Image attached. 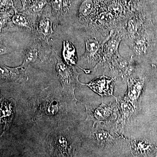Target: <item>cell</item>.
<instances>
[{"mask_svg":"<svg viewBox=\"0 0 157 157\" xmlns=\"http://www.w3.org/2000/svg\"><path fill=\"white\" fill-rule=\"evenodd\" d=\"M112 0H82L74 9L71 23L75 29H88L99 13L106 10Z\"/></svg>","mask_w":157,"mask_h":157,"instance_id":"obj_1","label":"cell"},{"mask_svg":"<svg viewBox=\"0 0 157 157\" xmlns=\"http://www.w3.org/2000/svg\"><path fill=\"white\" fill-rule=\"evenodd\" d=\"M84 33L85 52L80 58L81 63L94 66L100 62L104 43L112 34L103 33L94 30L82 31Z\"/></svg>","mask_w":157,"mask_h":157,"instance_id":"obj_2","label":"cell"},{"mask_svg":"<svg viewBox=\"0 0 157 157\" xmlns=\"http://www.w3.org/2000/svg\"><path fill=\"white\" fill-rule=\"evenodd\" d=\"M54 52L57 59L56 70L58 77L63 88L73 94L74 89L79 83L78 73L73 66L65 63L55 50Z\"/></svg>","mask_w":157,"mask_h":157,"instance_id":"obj_3","label":"cell"},{"mask_svg":"<svg viewBox=\"0 0 157 157\" xmlns=\"http://www.w3.org/2000/svg\"><path fill=\"white\" fill-rule=\"evenodd\" d=\"M151 25L144 29L133 39L128 45L132 51V56L143 60L151 51Z\"/></svg>","mask_w":157,"mask_h":157,"instance_id":"obj_4","label":"cell"},{"mask_svg":"<svg viewBox=\"0 0 157 157\" xmlns=\"http://www.w3.org/2000/svg\"><path fill=\"white\" fill-rule=\"evenodd\" d=\"M53 15L52 14H39L37 19L36 30L41 40L48 44V41L53 34Z\"/></svg>","mask_w":157,"mask_h":157,"instance_id":"obj_5","label":"cell"},{"mask_svg":"<svg viewBox=\"0 0 157 157\" xmlns=\"http://www.w3.org/2000/svg\"><path fill=\"white\" fill-rule=\"evenodd\" d=\"M43 48L38 40H34L27 46L23 54V61L21 66L26 68L31 64L36 63L43 53Z\"/></svg>","mask_w":157,"mask_h":157,"instance_id":"obj_6","label":"cell"},{"mask_svg":"<svg viewBox=\"0 0 157 157\" xmlns=\"http://www.w3.org/2000/svg\"><path fill=\"white\" fill-rule=\"evenodd\" d=\"M86 85L101 95H110L113 91V81L112 78L101 76L94 79Z\"/></svg>","mask_w":157,"mask_h":157,"instance_id":"obj_7","label":"cell"},{"mask_svg":"<svg viewBox=\"0 0 157 157\" xmlns=\"http://www.w3.org/2000/svg\"><path fill=\"white\" fill-rule=\"evenodd\" d=\"M1 80L8 81H17L26 78L25 68L22 66L15 68H10L1 65Z\"/></svg>","mask_w":157,"mask_h":157,"instance_id":"obj_8","label":"cell"},{"mask_svg":"<svg viewBox=\"0 0 157 157\" xmlns=\"http://www.w3.org/2000/svg\"><path fill=\"white\" fill-rule=\"evenodd\" d=\"M13 101L12 100L1 99V123L4 124L5 130L9 128L14 115V104Z\"/></svg>","mask_w":157,"mask_h":157,"instance_id":"obj_9","label":"cell"},{"mask_svg":"<svg viewBox=\"0 0 157 157\" xmlns=\"http://www.w3.org/2000/svg\"><path fill=\"white\" fill-rule=\"evenodd\" d=\"M14 14L9 21V25H15L18 29H32L33 23L29 22V18H27L26 14H21L17 11L14 6L12 7ZM8 25V26H9Z\"/></svg>","mask_w":157,"mask_h":157,"instance_id":"obj_10","label":"cell"},{"mask_svg":"<svg viewBox=\"0 0 157 157\" xmlns=\"http://www.w3.org/2000/svg\"><path fill=\"white\" fill-rule=\"evenodd\" d=\"M63 55L67 64L72 66L76 64V49L73 44L67 40L63 42Z\"/></svg>","mask_w":157,"mask_h":157,"instance_id":"obj_11","label":"cell"},{"mask_svg":"<svg viewBox=\"0 0 157 157\" xmlns=\"http://www.w3.org/2000/svg\"><path fill=\"white\" fill-rule=\"evenodd\" d=\"M129 14L147 10V0H121Z\"/></svg>","mask_w":157,"mask_h":157,"instance_id":"obj_12","label":"cell"},{"mask_svg":"<svg viewBox=\"0 0 157 157\" xmlns=\"http://www.w3.org/2000/svg\"><path fill=\"white\" fill-rule=\"evenodd\" d=\"M53 144L54 148L58 151L62 153V154L68 155L69 152V143L67 139L62 135L56 136L54 139Z\"/></svg>","mask_w":157,"mask_h":157,"instance_id":"obj_13","label":"cell"},{"mask_svg":"<svg viewBox=\"0 0 157 157\" xmlns=\"http://www.w3.org/2000/svg\"><path fill=\"white\" fill-rule=\"evenodd\" d=\"M47 3V0H35L29 7L28 12L26 14L33 16L39 15Z\"/></svg>","mask_w":157,"mask_h":157,"instance_id":"obj_14","label":"cell"},{"mask_svg":"<svg viewBox=\"0 0 157 157\" xmlns=\"http://www.w3.org/2000/svg\"><path fill=\"white\" fill-rule=\"evenodd\" d=\"M10 17L11 15H10L9 12L7 11H4V10H1V22H0V25H1V32L2 29L6 27V25L7 24H8L9 21H10Z\"/></svg>","mask_w":157,"mask_h":157,"instance_id":"obj_15","label":"cell"},{"mask_svg":"<svg viewBox=\"0 0 157 157\" xmlns=\"http://www.w3.org/2000/svg\"><path fill=\"white\" fill-rule=\"evenodd\" d=\"M1 7L4 5L5 3V0H1Z\"/></svg>","mask_w":157,"mask_h":157,"instance_id":"obj_16","label":"cell"}]
</instances>
